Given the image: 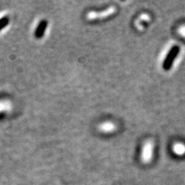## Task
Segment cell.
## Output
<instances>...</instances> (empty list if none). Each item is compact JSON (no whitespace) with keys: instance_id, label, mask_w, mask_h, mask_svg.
<instances>
[{"instance_id":"8992f818","label":"cell","mask_w":185,"mask_h":185,"mask_svg":"<svg viewBox=\"0 0 185 185\" xmlns=\"http://www.w3.org/2000/svg\"><path fill=\"white\" fill-rule=\"evenodd\" d=\"M178 33L180 36H182L183 38L185 39V24H183L178 27Z\"/></svg>"},{"instance_id":"5b68a950","label":"cell","mask_w":185,"mask_h":185,"mask_svg":"<svg viewBox=\"0 0 185 185\" xmlns=\"http://www.w3.org/2000/svg\"><path fill=\"white\" fill-rule=\"evenodd\" d=\"M101 128H102L103 130H105V131H111V130H113L115 129V127H114V125L112 124V123H105L104 126H102Z\"/></svg>"},{"instance_id":"7a4b0ae2","label":"cell","mask_w":185,"mask_h":185,"mask_svg":"<svg viewBox=\"0 0 185 185\" xmlns=\"http://www.w3.org/2000/svg\"><path fill=\"white\" fill-rule=\"evenodd\" d=\"M46 26H47V22L46 21H42V22L39 24L38 27L36 28V33H35V36L36 38H41L43 35L46 31Z\"/></svg>"},{"instance_id":"3957f363","label":"cell","mask_w":185,"mask_h":185,"mask_svg":"<svg viewBox=\"0 0 185 185\" xmlns=\"http://www.w3.org/2000/svg\"><path fill=\"white\" fill-rule=\"evenodd\" d=\"M173 151L177 155H183L185 154V144L183 143H176L173 146Z\"/></svg>"},{"instance_id":"277c9868","label":"cell","mask_w":185,"mask_h":185,"mask_svg":"<svg viewBox=\"0 0 185 185\" xmlns=\"http://www.w3.org/2000/svg\"><path fill=\"white\" fill-rule=\"evenodd\" d=\"M114 11H115V9H114V8H110V9H109L108 10H106V12H103V13H101V14L91 12V13H89V14L88 15V17H89V19H92V18H96V17L98 16H107L113 13Z\"/></svg>"},{"instance_id":"6da1fadb","label":"cell","mask_w":185,"mask_h":185,"mask_svg":"<svg viewBox=\"0 0 185 185\" xmlns=\"http://www.w3.org/2000/svg\"><path fill=\"white\" fill-rule=\"evenodd\" d=\"M154 151V143L152 140H147L143 146L141 157L144 162H148L151 159Z\"/></svg>"},{"instance_id":"52a82bcc","label":"cell","mask_w":185,"mask_h":185,"mask_svg":"<svg viewBox=\"0 0 185 185\" xmlns=\"http://www.w3.org/2000/svg\"><path fill=\"white\" fill-rule=\"evenodd\" d=\"M8 22H9V19H8L7 17H5V18H3L1 19L0 20V29H2L5 26H7Z\"/></svg>"}]
</instances>
